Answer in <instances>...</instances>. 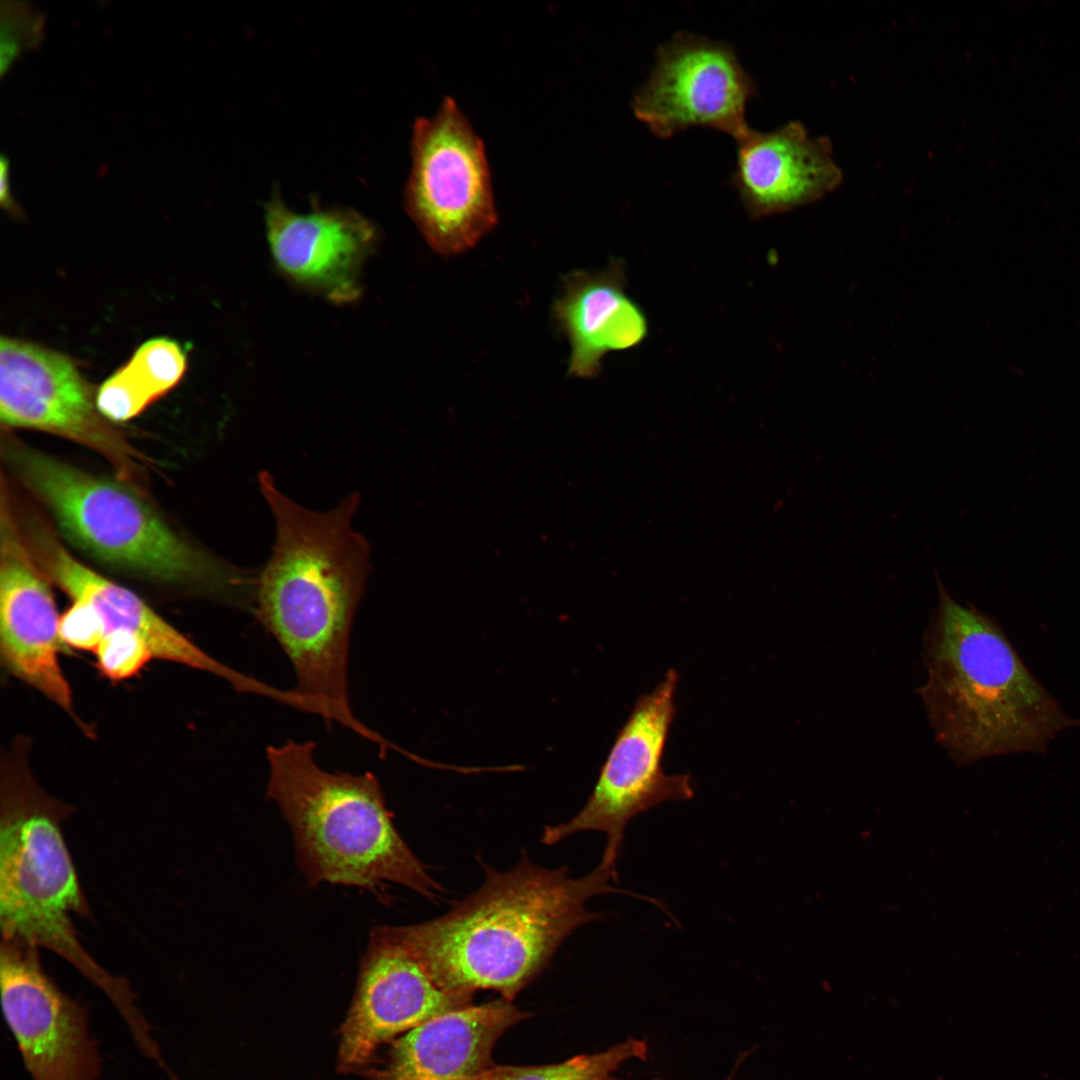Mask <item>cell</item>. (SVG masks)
<instances>
[{"label": "cell", "instance_id": "obj_1", "mask_svg": "<svg viewBox=\"0 0 1080 1080\" xmlns=\"http://www.w3.org/2000/svg\"><path fill=\"white\" fill-rule=\"evenodd\" d=\"M259 487L276 538L257 577L253 611L290 659L294 691L311 713L374 742L378 734L354 717L347 692L351 628L369 563L368 544L352 528L359 497L316 512L285 496L266 472Z\"/></svg>", "mask_w": 1080, "mask_h": 1080}, {"label": "cell", "instance_id": "obj_2", "mask_svg": "<svg viewBox=\"0 0 1080 1080\" xmlns=\"http://www.w3.org/2000/svg\"><path fill=\"white\" fill-rule=\"evenodd\" d=\"M615 878L616 867L601 861L573 878L565 867L544 868L523 856L505 872L486 867L482 886L444 915L388 930L439 988L472 996L494 990L512 1001L566 937L600 917L586 908L591 897L635 895L612 886Z\"/></svg>", "mask_w": 1080, "mask_h": 1080}, {"label": "cell", "instance_id": "obj_3", "mask_svg": "<svg viewBox=\"0 0 1080 1080\" xmlns=\"http://www.w3.org/2000/svg\"><path fill=\"white\" fill-rule=\"evenodd\" d=\"M938 603L923 638L918 689L937 742L958 766L1045 753L1080 725L1022 660L1001 626L958 603L938 575Z\"/></svg>", "mask_w": 1080, "mask_h": 1080}, {"label": "cell", "instance_id": "obj_4", "mask_svg": "<svg viewBox=\"0 0 1080 1080\" xmlns=\"http://www.w3.org/2000/svg\"><path fill=\"white\" fill-rule=\"evenodd\" d=\"M313 741L267 748L266 797L289 823L297 863L308 880L378 894L387 883L434 900L443 891L392 821L377 778L331 773L314 759Z\"/></svg>", "mask_w": 1080, "mask_h": 1080}, {"label": "cell", "instance_id": "obj_5", "mask_svg": "<svg viewBox=\"0 0 1080 1080\" xmlns=\"http://www.w3.org/2000/svg\"><path fill=\"white\" fill-rule=\"evenodd\" d=\"M6 457L74 545L111 566L152 581L184 584L248 608L256 577L219 562L179 535L132 488L17 441Z\"/></svg>", "mask_w": 1080, "mask_h": 1080}, {"label": "cell", "instance_id": "obj_6", "mask_svg": "<svg viewBox=\"0 0 1080 1080\" xmlns=\"http://www.w3.org/2000/svg\"><path fill=\"white\" fill-rule=\"evenodd\" d=\"M2 938L48 949L100 988L122 1015L134 1012L127 981L111 975L82 945L72 916L91 911L62 832L73 807L46 792L16 750L0 783Z\"/></svg>", "mask_w": 1080, "mask_h": 1080}, {"label": "cell", "instance_id": "obj_7", "mask_svg": "<svg viewBox=\"0 0 1080 1080\" xmlns=\"http://www.w3.org/2000/svg\"><path fill=\"white\" fill-rule=\"evenodd\" d=\"M404 198L428 245L442 256L474 247L498 222L484 143L450 96L414 121Z\"/></svg>", "mask_w": 1080, "mask_h": 1080}, {"label": "cell", "instance_id": "obj_8", "mask_svg": "<svg viewBox=\"0 0 1080 1080\" xmlns=\"http://www.w3.org/2000/svg\"><path fill=\"white\" fill-rule=\"evenodd\" d=\"M678 673L669 669L656 688L641 695L618 731L583 808L569 821L546 826L541 837L553 845L581 831L606 834L601 861L616 867L629 821L667 801L693 798L688 774L669 775L662 758L673 722Z\"/></svg>", "mask_w": 1080, "mask_h": 1080}, {"label": "cell", "instance_id": "obj_9", "mask_svg": "<svg viewBox=\"0 0 1080 1080\" xmlns=\"http://www.w3.org/2000/svg\"><path fill=\"white\" fill-rule=\"evenodd\" d=\"M756 94L752 76L733 45L680 31L660 44L648 78L634 91L635 117L659 138L704 126L734 139L748 128V100Z\"/></svg>", "mask_w": 1080, "mask_h": 1080}, {"label": "cell", "instance_id": "obj_10", "mask_svg": "<svg viewBox=\"0 0 1080 1080\" xmlns=\"http://www.w3.org/2000/svg\"><path fill=\"white\" fill-rule=\"evenodd\" d=\"M0 419L7 428L38 430L93 449L125 479L138 474L140 457L100 413L92 386L68 356L45 346L1 337Z\"/></svg>", "mask_w": 1080, "mask_h": 1080}, {"label": "cell", "instance_id": "obj_11", "mask_svg": "<svg viewBox=\"0 0 1080 1080\" xmlns=\"http://www.w3.org/2000/svg\"><path fill=\"white\" fill-rule=\"evenodd\" d=\"M39 948L2 938L4 1018L32 1080H96L101 1058L87 1009L43 969Z\"/></svg>", "mask_w": 1080, "mask_h": 1080}, {"label": "cell", "instance_id": "obj_12", "mask_svg": "<svg viewBox=\"0 0 1080 1080\" xmlns=\"http://www.w3.org/2000/svg\"><path fill=\"white\" fill-rule=\"evenodd\" d=\"M473 1004V996L439 988L391 935L375 927L360 961L355 994L340 1028L337 1069L358 1072L378 1049L426 1021Z\"/></svg>", "mask_w": 1080, "mask_h": 1080}, {"label": "cell", "instance_id": "obj_13", "mask_svg": "<svg viewBox=\"0 0 1080 1080\" xmlns=\"http://www.w3.org/2000/svg\"><path fill=\"white\" fill-rule=\"evenodd\" d=\"M59 620L50 580L31 551L9 505L2 501L0 533V655L18 679L83 725L61 669Z\"/></svg>", "mask_w": 1080, "mask_h": 1080}, {"label": "cell", "instance_id": "obj_14", "mask_svg": "<svg viewBox=\"0 0 1080 1080\" xmlns=\"http://www.w3.org/2000/svg\"><path fill=\"white\" fill-rule=\"evenodd\" d=\"M28 548L50 580L73 601L94 608L107 633L127 630L140 635L153 657L202 670L229 682L242 692L258 693L261 682L218 662L159 616L135 593L89 569L75 559L59 539L35 518L23 528Z\"/></svg>", "mask_w": 1080, "mask_h": 1080}, {"label": "cell", "instance_id": "obj_15", "mask_svg": "<svg viewBox=\"0 0 1080 1080\" xmlns=\"http://www.w3.org/2000/svg\"><path fill=\"white\" fill-rule=\"evenodd\" d=\"M272 256L290 279L336 303L360 295V268L374 247L376 229L350 209L295 213L278 193L265 205Z\"/></svg>", "mask_w": 1080, "mask_h": 1080}, {"label": "cell", "instance_id": "obj_16", "mask_svg": "<svg viewBox=\"0 0 1080 1080\" xmlns=\"http://www.w3.org/2000/svg\"><path fill=\"white\" fill-rule=\"evenodd\" d=\"M735 141L736 167L730 183L753 219L815 202L843 181L830 139L811 136L800 121L768 132L749 127Z\"/></svg>", "mask_w": 1080, "mask_h": 1080}, {"label": "cell", "instance_id": "obj_17", "mask_svg": "<svg viewBox=\"0 0 1080 1080\" xmlns=\"http://www.w3.org/2000/svg\"><path fill=\"white\" fill-rule=\"evenodd\" d=\"M526 1017L503 997L444 1013L393 1040L368 1080H479L497 1040Z\"/></svg>", "mask_w": 1080, "mask_h": 1080}, {"label": "cell", "instance_id": "obj_18", "mask_svg": "<svg viewBox=\"0 0 1080 1080\" xmlns=\"http://www.w3.org/2000/svg\"><path fill=\"white\" fill-rule=\"evenodd\" d=\"M626 288V265L618 258L599 272L575 270L563 278L552 311L571 346L569 376L596 378L605 355L634 349L648 337L646 313Z\"/></svg>", "mask_w": 1080, "mask_h": 1080}, {"label": "cell", "instance_id": "obj_19", "mask_svg": "<svg viewBox=\"0 0 1080 1080\" xmlns=\"http://www.w3.org/2000/svg\"><path fill=\"white\" fill-rule=\"evenodd\" d=\"M186 367V352L176 340L151 338L99 386L97 407L109 421L130 420L171 391Z\"/></svg>", "mask_w": 1080, "mask_h": 1080}, {"label": "cell", "instance_id": "obj_20", "mask_svg": "<svg viewBox=\"0 0 1080 1080\" xmlns=\"http://www.w3.org/2000/svg\"><path fill=\"white\" fill-rule=\"evenodd\" d=\"M646 1055L644 1041L629 1039L602 1052L575 1056L557 1064L493 1065L479 1080H618L615 1072L625 1062Z\"/></svg>", "mask_w": 1080, "mask_h": 1080}, {"label": "cell", "instance_id": "obj_21", "mask_svg": "<svg viewBox=\"0 0 1080 1080\" xmlns=\"http://www.w3.org/2000/svg\"><path fill=\"white\" fill-rule=\"evenodd\" d=\"M94 652L99 670L113 681L134 676L153 658L147 642L127 630L106 633Z\"/></svg>", "mask_w": 1080, "mask_h": 1080}, {"label": "cell", "instance_id": "obj_22", "mask_svg": "<svg viewBox=\"0 0 1080 1080\" xmlns=\"http://www.w3.org/2000/svg\"><path fill=\"white\" fill-rule=\"evenodd\" d=\"M1 8L0 64L3 76L26 49L38 47L43 17L23 2H5Z\"/></svg>", "mask_w": 1080, "mask_h": 1080}, {"label": "cell", "instance_id": "obj_23", "mask_svg": "<svg viewBox=\"0 0 1080 1080\" xmlns=\"http://www.w3.org/2000/svg\"><path fill=\"white\" fill-rule=\"evenodd\" d=\"M107 630L102 617L90 605L73 601L72 606L60 617L59 636L62 644L75 649L97 648Z\"/></svg>", "mask_w": 1080, "mask_h": 1080}, {"label": "cell", "instance_id": "obj_24", "mask_svg": "<svg viewBox=\"0 0 1080 1080\" xmlns=\"http://www.w3.org/2000/svg\"><path fill=\"white\" fill-rule=\"evenodd\" d=\"M0 204L2 209L14 216H20L22 209L15 203L10 186V162L4 155L0 159Z\"/></svg>", "mask_w": 1080, "mask_h": 1080}]
</instances>
